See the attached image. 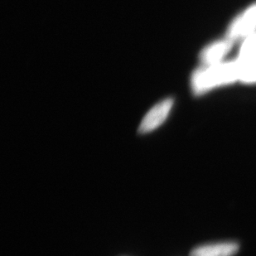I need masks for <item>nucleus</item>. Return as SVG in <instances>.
<instances>
[{
  "instance_id": "obj_6",
  "label": "nucleus",
  "mask_w": 256,
  "mask_h": 256,
  "mask_svg": "<svg viewBox=\"0 0 256 256\" xmlns=\"http://www.w3.org/2000/svg\"><path fill=\"white\" fill-rule=\"evenodd\" d=\"M237 59L243 62H256V32L243 40Z\"/></svg>"
},
{
  "instance_id": "obj_3",
  "label": "nucleus",
  "mask_w": 256,
  "mask_h": 256,
  "mask_svg": "<svg viewBox=\"0 0 256 256\" xmlns=\"http://www.w3.org/2000/svg\"><path fill=\"white\" fill-rule=\"evenodd\" d=\"M172 106L174 99L172 98L164 99L152 106L141 121L138 128L140 133H150L162 126L170 116Z\"/></svg>"
},
{
  "instance_id": "obj_1",
  "label": "nucleus",
  "mask_w": 256,
  "mask_h": 256,
  "mask_svg": "<svg viewBox=\"0 0 256 256\" xmlns=\"http://www.w3.org/2000/svg\"><path fill=\"white\" fill-rule=\"evenodd\" d=\"M240 66L238 60L222 62L216 65L202 66L191 76V87L194 94L200 96L222 86L240 80Z\"/></svg>"
},
{
  "instance_id": "obj_4",
  "label": "nucleus",
  "mask_w": 256,
  "mask_h": 256,
  "mask_svg": "<svg viewBox=\"0 0 256 256\" xmlns=\"http://www.w3.org/2000/svg\"><path fill=\"white\" fill-rule=\"evenodd\" d=\"M232 44L233 42L226 38L214 42L205 46L200 54V60L202 66H210L222 62L223 58L230 51Z\"/></svg>"
},
{
  "instance_id": "obj_2",
  "label": "nucleus",
  "mask_w": 256,
  "mask_h": 256,
  "mask_svg": "<svg viewBox=\"0 0 256 256\" xmlns=\"http://www.w3.org/2000/svg\"><path fill=\"white\" fill-rule=\"evenodd\" d=\"M256 32V2L250 5L232 20L228 29V38L232 42L244 39Z\"/></svg>"
},
{
  "instance_id": "obj_7",
  "label": "nucleus",
  "mask_w": 256,
  "mask_h": 256,
  "mask_svg": "<svg viewBox=\"0 0 256 256\" xmlns=\"http://www.w3.org/2000/svg\"><path fill=\"white\" fill-rule=\"evenodd\" d=\"M238 62L240 66V80L246 84L256 83V62H243L239 60Z\"/></svg>"
},
{
  "instance_id": "obj_5",
  "label": "nucleus",
  "mask_w": 256,
  "mask_h": 256,
  "mask_svg": "<svg viewBox=\"0 0 256 256\" xmlns=\"http://www.w3.org/2000/svg\"><path fill=\"white\" fill-rule=\"evenodd\" d=\"M238 250L237 243L220 242L196 247L192 252L191 256H233Z\"/></svg>"
}]
</instances>
